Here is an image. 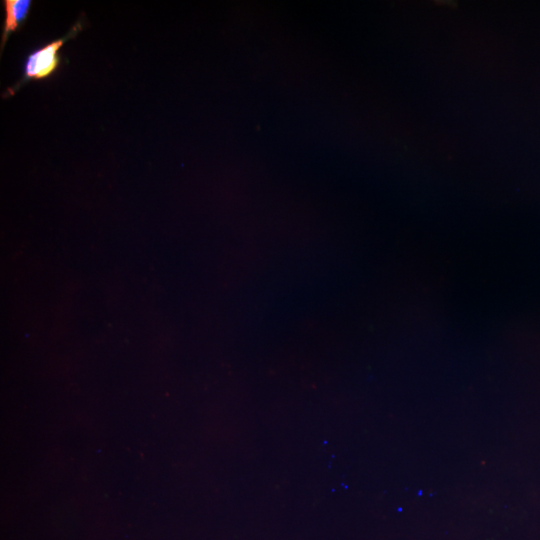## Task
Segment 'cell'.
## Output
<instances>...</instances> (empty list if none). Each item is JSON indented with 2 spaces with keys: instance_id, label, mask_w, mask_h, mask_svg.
<instances>
[{
  "instance_id": "cell-1",
  "label": "cell",
  "mask_w": 540,
  "mask_h": 540,
  "mask_svg": "<svg viewBox=\"0 0 540 540\" xmlns=\"http://www.w3.org/2000/svg\"><path fill=\"white\" fill-rule=\"evenodd\" d=\"M70 35L74 33L71 32L63 38L51 41L30 53L24 63L22 79L8 92L12 95L27 81L42 80L53 75L61 62L60 49Z\"/></svg>"
},
{
  "instance_id": "cell-2",
  "label": "cell",
  "mask_w": 540,
  "mask_h": 540,
  "mask_svg": "<svg viewBox=\"0 0 540 540\" xmlns=\"http://www.w3.org/2000/svg\"><path fill=\"white\" fill-rule=\"evenodd\" d=\"M3 3L5 9V20L1 39V50L3 49L10 34L18 30L25 22L29 14L32 1L5 0Z\"/></svg>"
}]
</instances>
